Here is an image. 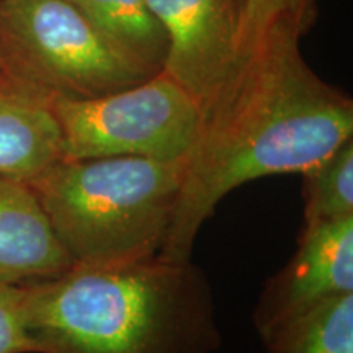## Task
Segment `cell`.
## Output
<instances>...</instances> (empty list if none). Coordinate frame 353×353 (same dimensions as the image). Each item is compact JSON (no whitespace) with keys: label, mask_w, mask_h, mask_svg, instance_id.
<instances>
[{"label":"cell","mask_w":353,"mask_h":353,"mask_svg":"<svg viewBox=\"0 0 353 353\" xmlns=\"http://www.w3.org/2000/svg\"><path fill=\"white\" fill-rule=\"evenodd\" d=\"M350 139V95L311 69L298 33L268 30L205 114L159 257L192 259L203 224L232 190L260 176L301 174Z\"/></svg>","instance_id":"obj_1"},{"label":"cell","mask_w":353,"mask_h":353,"mask_svg":"<svg viewBox=\"0 0 353 353\" xmlns=\"http://www.w3.org/2000/svg\"><path fill=\"white\" fill-rule=\"evenodd\" d=\"M25 325L37 353H214L223 342L205 272L159 255L26 285Z\"/></svg>","instance_id":"obj_2"},{"label":"cell","mask_w":353,"mask_h":353,"mask_svg":"<svg viewBox=\"0 0 353 353\" xmlns=\"http://www.w3.org/2000/svg\"><path fill=\"white\" fill-rule=\"evenodd\" d=\"M187 161L61 157L28 185L74 265L113 267L161 255Z\"/></svg>","instance_id":"obj_3"},{"label":"cell","mask_w":353,"mask_h":353,"mask_svg":"<svg viewBox=\"0 0 353 353\" xmlns=\"http://www.w3.org/2000/svg\"><path fill=\"white\" fill-rule=\"evenodd\" d=\"M0 65L65 99L113 94L154 76L69 0H0Z\"/></svg>","instance_id":"obj_4"},{"label":"cell","mask_w":353,"mask_h":353,"mask_svg":"<svg viewBox=\"0 0 353 353\" xmlns=\"http://www.w3.org/2000/svg\"><path fill=\"white\" fill-rule=\"evenodd\" d=\"M63 159L144 157L185 161L203 130V110L185 88L157 72L94 99H52Z\"/></svg>","instance_id":"obj_5"},{"label":"cell","mask_w":353,"mask_h":353,"mask_svg":"<svg viewBox=\"0 0 353 353\" xmlns=\"http://www.w3.org/2000/svg\"><path fill=\"white\" fill-rule=\"evenodd\" d=\"M164 28L162 72L198 101L203 117L239 69L242 0H148Z\"/></svg>","instance_id":"obj_6"},{"label":"cell","mask_w":353,"mask_h":353,"mask_svg":"<svg viewBox=\"0 0 353 353\" xmlns=\"http://www.w3.org/2000/svg\"><path fill=\"white\" fill-rule=\"evenodd\" d=\"M353 293V214L303 224L296 252L270 276L252 312L260 335L330 299Z\"/></svg>","instance_id":"obj_7"},{"label":"cell","mask_w":353,"mask_h":353,"mask_svg":"<svg viewBox=\"0 0 353 353\" xmlns=\"http://www.w3.org/2000/svg\"><path fill=\"white\" fill-rule=\"evenodd\" d=\"M72 265L28 182L0 175V285L39 283Z\"/></svg>","instance_id":"obj_8"},{"label":"cell","mask_w":353,"mask_h":353,"mask_svg":"<svg viewBox=\"0 0 353 353\" xmlns=\"http://www.w3.org/2000/svg\"><path fill=\"white\" fill-rule=\"evenodd\" d=\"M48 94L0 65V175L32 180L63 157V141Z\"/></svg>","instance_id":"obj_9"},{"label":"cell","mask_w":353,"mask_h":353,"mask_svg":"<svg viewBox=\"0 0 353 353\" xmlns=\"http://www.w3.org/2000/svg\"><path fill=\"white\" fill-rule=\"evenodd\" d=\"M110 41L151 72L164 68L167 37L148 0H69Z\"/></svg>","instance_id":"obj_10"},{"label":"cell","mask_w":353,"mask_h":353,"mask_svg":"<svg viewBox=\"0 0 353 353\" xmlns=\"http://www.w3.org/2000/svg\"><path fill=\"white\" fill-rule=\"evenodd\" d=\"M265 353H353V293L259 335Z\"/></svg>","instance_id":"obj_11"},{"label":"cell","mask_w":353,"mask_h":353,"mask_svg":"<svg viewBox=\"0 0 353 353\" xmlns=\"http://www.w3.org/2000/svg\"><path fill=\"white\" fill-rule=\"evenodd\" d=\"M304 224L353 214V139L301 172Z\"/></svg>","instance_id":"obj_12"},{"label":"cell","mask_w":353,"mask_h":353,"mask_svg":"<svg viewBox=\"0 0 353 353\" xmlns=\"http://www.w3.org/2000/svg\"><path fill=\"white\" fill-rule=\"evenodd\" d=\"M322 0H242L239 46L244 52L272 28H286L299 37L309 33L319 17Z\"/></svg>","instance_id":"obj_13"},{"label":"cell","mask_w":353,"mask_h":353,"mask_svg":"<svg viewBox=\"0 0 353 353\" xmlns=\"http://www.w3.org/2000/svg\"><path fill=\"white\" fill-rule=\"evenodd\" d=\"M0 353H37L25 325V286L0 285Z\"/></svg>","instance_id":"obj_14"}]
</instances>
